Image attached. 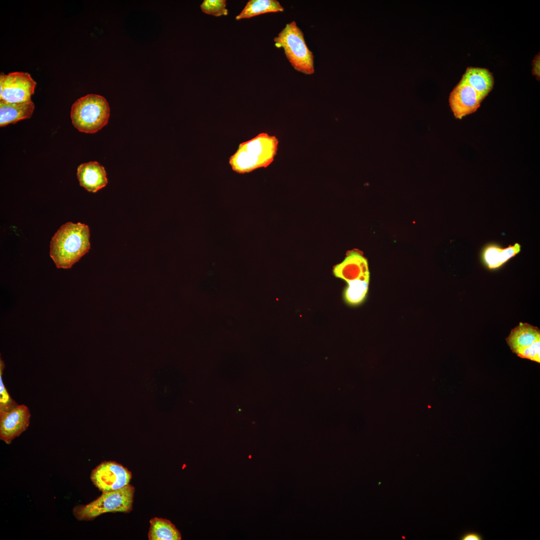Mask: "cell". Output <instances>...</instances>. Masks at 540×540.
Segmentation results:
<instances>
[{"mask_svg": "<svg viewBox=\"0 0 540 540\" xmlns=\"http://www.w3.org/2000/svg\"><path fill=\"white\" fill-rule=\"evenodd\" d=\"M88 225L68 222L62 224L52 237L50 255L58 268H70L90 248Z\"/></svg>", "mask_w": 540, "mask_h": 540, "instance_id": "cell-1", "label": "cell"}, {"mask_svg": "<svg viewBox=\"0 0 540 540\" xmlns=\"http://www.w3.org/2000/svg\"><path fill=\"white\" fill-rule=\"evenodd\" d=\"M278 141L274 136L260 133L253 138L241 143L229 159L232 170L238 174L250 172L266 168L274 160Z\"/></svg>", "mask_w": 540, "mask_h": 540, "instance_id": "cell-2", "label": "cell"}, {"mask_svg": "<svg viewBox=\"0 0 540 540\" xmlns=\"http://www.w3.org/2000/svg\"><path fill=\"white\" fill-rule=\"evenodd\" d=\"M70 115L72 125L79 132L94 134L108 124L110 108L104 96L88 94L75 101Z\"/></svg>", "mask_w": 540, "mask_h": 540, "instance_id": "cell-3", "label": "cell"}, {"mask_svg": "<svg viewBox=\"0 0 540 540\" xmlns=\"http://www.w3.org/2000/svg\"><path fill=\"white\" fill-rule=\"evenodd\" d=\"M275 46L282 48L294 68L306 74L314 72V56L308 48L304 34L294 21L287 24L274 39Z\"/></svg>", "mask_w": 540, "mask_h": 540, "instance_id": "cell-4", "label": "cell"}, {"mask_svg": "<svg viewBox=\"0 0 540 540\" xmlns=\"http://www.w3.org/2000/svg\"><path fill=\"white\" fill-rule=\"evenodd\" d=\"M134 488L128 484L113 491L103 492L96 500L85 506H78L73 514L79 520H90L106 512H130L132 508Z\"/></svg>", "mask_w": 540, "mask_h": 540, "instance_id": "cell-5", "label": "cell"}, {"mask_svg": "<svg viewBox=\"0 0 540 540\" xmlns=\"http://www.w3.org/2000/svg\"><path fill=\"white\" fill-rule=\"evenodd\" d=\"M36 83L26 72H12L0 74V100L20 103L31 100Z\"/></svg>", "mask_w": 540, "mask_h": 540, "instance_id": "cell-6", "label": "cell"}, {"mask_svg": "<svg viewBox=\"0 0 540 540\" xmlns=\"http://www.w3.org/2000/svg\"><path fill=\"white\" fill-rule=\"evenodd\" d=\"M132 473L116 462H104L92 470L90 479L102 492L122 488L129 484Z\"/></svg>", "mask_w": 540, "mask_h": 540, "instance_id": "cell-7", "label": "cell"}, {"mask_svg": "<svg viewBox=\"0 0 540 540\" xmlns=\"http://www.w3.org/2000/svg\"><path fill=\"white\" fill-rule=\"evenodd\" d=\"M31 414L24 404H18L8 411H0V438L6 444L24 432L29 426Z\"/></svg>", "mask_w": 540, "mask_h": 540, "instance_id": "cell-8", "label": "cell"}, {"mask_svg": "<svg viewBox=\"0 0 540 540\" xmlns=\"http://www.w3.org/2000/svg\"><path fill=\"white\" fill-rule=\"evenodd\" d=\"M484 98L472 86L460 80L450 92L449 102L456 118L475 112Z\"/></svg>", "mask_w": 540, "mask_h": 540, "instance_id": "cell-9", "label": "cell"}, {"mask_svg": "<svg viewBox=\"0 0 540 540\" xmlns=\"http://www.w3.org/2000/svg\"><path fill=\"white\" fill-rule=\"evenodd\" d=\"M333 273L346 282L355 280H370L367 260L360 251L356 249L347 252L344 260L334 266Z\"/></svg>", "mask_w": 540, "mask_h": 540, "instance_id": "cell-10", "label": "cell"}, {"mask_svg": "<svg viewBox=\"0 0 540 540\" xmlns=\"http://www.w3.org/2000/svg\"><path fill=\"white\" fill-rule=\"evenodd\" d=\"M76 176L80 185L90 192H97L108 183L104 168L96 161L79 165Z\"/></svg>", "mask_w": 540, "mask_h": 540, "instance_id": "cell-11", "label": "cell"}, {"mask_svg": "<svg viewBox=\"0 0 540 540\" xmlns=\"http://www.w3.org/2000/svg\"><path fill=\"white\" fill-rule=\"evenodd\" d=\"M521 246L518 243L502 248L498 244H486L482 252V258L486 266L490 270L500 268L512 258L520 253Z\"/></svg>", "mask_w": 540, "mask_h": 540, "instance_id": "cell-12", "label": "cell"}, {"mask_svg": "<svg viewBox=\"0 0 540 540\" xmlns=\"http://www.w3.org/2000/svg\"><path fill=\"white\" fill-rule=\"evenodd\" d=\"M34 104L30 100L20 103H10L0 100V126L30 118L34 111Z\"/></svg>", "mask_w": 540, "mask_h": 540, "instance_id": "cell-13", "label": "cell"}, {"mask_svg": "<svg viewBox=\"0 0 540 540\" xmlns=\"http://www.w3.org/2000/svg\"><path fill=\"white\" fill-rule=\"evenodd\" d=\"M460 80L472 86L484 99L494 84L492 74L486 68L468 67Z\"/></svg>", "mask_w": 540, "mask_h": 540, "instance_id": "cell-14", "label": "cell"}, {"mask_svg": "<svg viewBox=\"0 0 540 540\" xmlns=\"http://www.w3.org/2000/svg\"><path fill=\"white\" fill-rule=\"evenodd\" d=\"M540 340V329L527 323L520 322L513 328L506 341L513 352Z\"/></svg>", "mask_w": 540, "mask_h": 540, "instance_id": "cell-15", "label": "cell"}, {"mask_svg": "<svg viewBox=\"0 0 540 540\" xmlns=\"http://www.w3.org/2000/svg\"><path fill=\"white\" fill-rule=\"evenodd\" d=\"M149 540H180V532L168 520L154 518L150 521Z\"/></svg>", "mask_w": 540, "mask_h": 540, "instance_id": "cell-16", "label": "cell"}, {"mask_svg": "<svg viewBox=\"0 0 540 540\" xmlns=\"http://www.w3.org/2000/svg\"><path fill=\"white\" fill-rule=\"evenodd\" d=\"M284 10V8L276 0H250L242 11L236 16V20L249 18L266 13Z\"/></svg>", "mask_w": 540, "mask_h": 540, "instance_id": "cell-17", "label": "cell"}, {"mask_svg": "<svg viewBox=\"0 0 540 540\" xmlns=\"http://www.w3.org/2000/svg\"><path fill=\"white\" fill-rule=\"evenodd\" d=\"M347 282L348 286L344 292L346 301L352 305L360 304L368 292L369 281L355 280Z\"/></svg>", "mask_w": 540, "mask_h": 540, "instance_id": "cell-18", "label": "cell"}, {"mask_svg": "<svg viewBox=\"0 0 540 540\" xmlns=\"http://www.w3.org/2000/svg\"><path fill=\"white\" fill-rule=\"evenodd\" d=\"M5 368L4 360L0 359V411H8L18 404L12 398L4 386L2 380L3 371Z\"/></svg>", "mask_w": 540, "mask_h": 540, "instance_id": "cell-19", "label": "cell"}, {"mask_svg": "<svg viewBox=\"0 0 540 540\" xmlns=\"http://www.w3.org/2000/svg\"><path fill=\"white\" fill-rule=\"evenodd\" d=\"M226 0H204L200 5L202 12L216 16H227Z\"/></svg>", "mask_w": 540, "mask_h": 540, "instance_id": "cell-20", "label": "cell"}, {"mask_svg": "<svg viewBox=\"0 0 540 540\" xmlns=\"http://www.w3.org/2000/svg\"><path fill=\"white\" fill-rule=\"evenodd\" d=\"M516 354L522 358L540 362V340L532 344L518 350Z\"/></svg>", "mask_w": 540, "mask_h": 540, "instance_id": "cell-21", "label": "cell"}, {"mask_svg": "<svg viewBox=\"0 0 540 540\" xmlns=\"http://www.w3.org/2000/svg\"><path fill=\"white\" fill-rule=\"evenodd\" d=\"M460 540H483L481 534L478 532L470 531L462 534L459 538Z\"/></svg>", "mask_w": 540, "mask_h": 540, "instance_id": "cell-22", "label": "cell"}, {"mask_svg": "<svg viewBox=\"0 0 540 540\" xmlns=\"http://www.w3.org/2000/svg\"><path fill=\"white\" fill-rule=\"evenodd\" d=\"M532 74L536 76V78H540V54H536L532 62Z\"/></svg>", "mask_w": 540, "mask_h": 540, "instance_id": "cell-23", "label": "cell"}]
</instances>
